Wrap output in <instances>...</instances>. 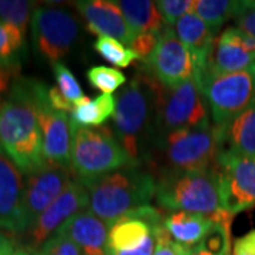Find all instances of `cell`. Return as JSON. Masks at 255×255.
Instances as JSON below:
<instances>
[{
  "mask_svg": "<svg viewBox=\"0 0 255 255\" xmlns=\"http://www.w3.org/2000/svg\"><path fill=\"white\" fill-rule=\"evenodd\" d=\"M94 48L105 61L119 68H127L133 61L140 60L132 48L111 37H98L94 43Z\"/></svg>",
  "mask_w": 255,
  "mask_h": 255,
  "instance_id": "28",
  "label": "cell"
},
{
  "mask_svg": "<svg viewBox=\"0 0 255 255\" xmlns=\"http://www.w3.org/2000/svg\"><path fill=\"white\" fill-rule=\"evenodd\" d=\"M157 87L152 75L137 74L115 98V136L137 164L149 156V146L155 143Z\"/></svg>",
  "mask_w": 255,
  "mask_h": 255,
  "instance_id": "2",
  "label": "cell"
},
{
  "mask_svg": "<svg viewBox=\"0 0 255 255\" xmlns=\"http://www.w3.org/2000/svg\"><path fill=\"white\" fill-rule=\"evenodd\" d=\"M157 11L163 18L166 26H176V23L186 14L193 13L197 0H159L155 1Z\"/></svg>",
  "mask_w": 255,
  "mask_h": 255,
  "instance_id": "32",
  "label": "cell"
},
{
  "mask_svg": "<svg viewBox=\"0 0 255 255\" xmlns=\"http://www.w3.org/2000/svg\"><path fill=\"white\" fill-rule=\"evenodd\" d=\"M230 226L231 221H214L200 244L193 248L191 255H230Z\"/></svg>",
  "mask_w": 255,
  "mask_h": 255,
  "instance_id": "27",
  "label": "cell"
},
{
  "mask_svg": "<svg viewBox=\"0 0 255 255\" xmlns=\"http://www.w3.org/2000/svg\"><path fill=\"white\" fill-rule=\"evenodd\" d=\"M237 27L255 37V0H244L240 1L237 13L233 18Z\"/></svg>",
  "mask_w": 255,
  "mask_h": 255,
  "instance_id": "35",
  "label": "cell"
},
{
  "mask_svg": "<svg viewBox=\"0 0 255 255\" xmlns=\"http://www.w3.org/2000/svg\"><path fill=\"white\" fill-rule=\"evenodd\" d=\"M53 71H54V77L58 84V90L70 102L75 104L77 101L81 100L82 97H85L80 82L77 81L73 71L65 64L57 61L53 64Z\"/></svg>",
  "mask_w": 255,
  "mask_h": 255,
  "instance_id": "31",
  "label": "cell"
},
{
  "mask_svg": "<svg viewBox=\"0 0 255 255\" xmlns=\"http://www.w3.org/2000/svg\"><path fill=\"white\" fill-rule=\"evenodd\" d=\"M174 31L179 40L189 48L193 57V65H194L193 77L200 75L203 71L207 70V67L213 61L214 48H216V36L194 11L180 18L176 23Z\"/></svg>",
  "mask_w": 255,
  "mask_h": 255,
  "instance_id": "20",
  "label": "cell"
},
{
  "mask_svg": "<svg viewBox=\"0 0 255 255\" xmlns=\"http://www.w3.org/2000/svg\"><path fill=\"white\" fill-rule=\"evenodd\" d=\"M255 63V37L240 27L226 28L216 41L211 70L217 74L237 73Z\"/></svg>",
  "mask_w": 255,
  "mask_h": 255,
  "instance_id": "18",
  "label": "cell"
},
{
  "mask_svg": "<svg viewBox=\"0 0 255 255\" xmlns=\"http://www.w3.org/2000/svg\"><path fill=\"white\" fill-rule=\"evenodd\" d=\"M37 117L43 135V149L47 162L71 167L73 122L67 112L55 110L48 101V88L37 85Z\"/></svg>",
  "mask_w": 255,
  "mask_h": 255,
  "instance_id": "13",
  "label": "cell"
},
{
  "mask_svg": "<svg viewBox=\"0 0 255 255\" xmlns=\"http://www.w3.org/2000/svg\"><path fill=\"white\" fill-rule=\"evenodd\" d=\"M11 255H31L28 251H24V250H16Z\"/></svg>",
  "mask_w": 255,
  "mask_h": 255,
  "instance_id": "40",
  "label": "cell"
},
{
  "mask_svg": "<svg viewBox=\"0 0 255 255\" xmlns=\"http://www.w3.org/2000/svg\"><path fill=\"white\" fill-rule=\"evenodd\" d=\"M156 201L173 211H189L217 220L223 207L219 173L214 166L200 170H166L156 183Z\"/></svg>",
  "mask_w": 255,
  "mask_h": 255,
  "instance_id": "4",
  "label": "cell"
},
{
  "mask_svg": "<svg viewBox=\"0 0 255 255\" xmlns=\"http://www.w3.org/2000/svg\"><path fill=\"white\" fill-rule=\"evenodd\" d=\"M117 100L111 94H100L94 100L87 95L74 104L70 118L80 127L97 128L107 122L115 114Z\"/></svg>",
  "mask_w": 255,
  "mask_h": 255,
  "instance_id": "24",
  "label": "cell"
},
{
  "mask_svg": "<svg viewBox=\"0 0 255 255\" xmlns=\"http://www.w3.org/2000/svg\"><path fill=\"white\" fill-rule=\"evenodd\" d=\"M14 244L7 236L0 233V255H11L14 253Z\"/></svg>",
  "mask_w": 255,
  "mask_h": 255,
  "instance_id": "39",
  "label": "cell"
},
{
  "mask_svg": "<svg viewBox=\"0 0 255 255\" xmlns=\"http://www.w3.org/2000/svg\"><path fill=\"white\" fill-rule=\"evenodd\" d=\"M193 80L207 101L213 125L224 129L254 98L255 63L246 70L230 74L214 73L210 64L206 71Z\"/></svg>",
  "mask_w": 255,
  "mask_h": 255,
  "instance_id": "6",
  "label": "cell"
},
{
  "mask_svg": "<svg viewBox=\"0 0 255 255\" xmlns=\"http://www.w3.org/2000/svg\"><path fill=\"white\" fill-rule=\"evenodd\" d=\"M162 214L146 206L117 220L110 228L107 255H153Z\"/></svg>",
  "mask_w": 255,
  "mask_h": 255,
  "instance_id": "9",
  "label": "cell"
},
{
  "mask_svg": "<svg viewBox=\"0 0 255 255\" xmlns=\"http://www.w3.org/2000/svg\"><path fill=\"white\" fill-rule=\"evenodd\" d=\"M214 167L219 173L223 207L233 217L255 207V160L221 150Z\"/></svg>",
  "mask_w": 255,
  "mask_h": 255,
  "instance_id": "11",
  "label": "cell"
},
{
  "mask_svg": "<svg viewBox=\"0 0 255 255\" xmlns=\"http://www.w3.org/2000/svg\"><path fill=\"white\" fill-rule=\"evenodd\" d=\"M24 46V33L17 27L0 21V65L17 70Z\"/></svg>",
  "mask_w": 255,
  "mask_h": 255,
  "instance_id": "26",
  "label": "cell"
},
{
  "mask_svg": "<svg viewBox=\"0 0 255 255\" xmlns=\"http://www.w3.org/2000/svg\"><path fill=\"white\" fill-rule=\"evenodd\" d=\"M143 61L147 74L166 88L179 87L193 78L194 65L190 51L169 26L162 30L153 53Z\"/></svg>",
  "mask_w": 255,
  "mask_h": 255,
  "instance_id": "12",
  "label": "cell"
},
{
  "mask_svg": "<svg viewBox=\"0 0 255 255\" xmlns=\"http://www.w3.org/2000/svg\"><path fill=\"white\" fill-rule=\"evenodd\" d=\"M233 255H255V230L236 240Z\"/></svg>",
  "mask_w": 255,
  "mask_h": 255,
  "instance_id": "37",
  "label": "cell"
},
{
  "mask_svg": "<svg viewBox=\"0 0 255 255\" xmlns=\"http://www.w3.org/2000/svg\"><path fill=\"white\" fill-rule=\"evenodd\" d=\"M240 1L231 0H197L194 13L209 26L214 36L230 18H234Z\"/></svg>",
  "mask_w": 255,
  "mask_h": 255,
  "instance_id": "25",
  "label": "cell"
},
{
  "mask_svg": "<svg viewBox=\"0 0 255 255\" xmlns=\"http://www.w3.org/2000/svg\"><path fill=\"white\" fill-rule=\"evenodd\" d=\"M159 36L160 33H147V34H139L135 37L132 46L129 48H132L142 60H146L149 55L153 53L156 44L159 41Z\"/></svg>",
  "mask_w": 255,
  "mask_h": 255,
  "instance_id": "36",
  "label": "cell"
},
{
  "mask_svg": "<svg viewBox=\"0 0 255 255\" xmlns=\"http://www.w3.org/2000/svg\"><path fill=\"white\" fill-rule=\"evenodd\" d=\"M213 224L209 216L189 211H172L164 217V227L172 238L191 250L200 244Z\"/></svg>",
  "mask_w": 255,
  "mask_h": 255,
  "instance_id": "22",
  "label": "cell"
},
{
  "mask_svg": "<svg viewBox=\"0 0 255 255\" xmlns=\"http://www.w3.org/2000/svg\"><path fill=\"white\" fill-rule=\"evenodd\" d=\"M191 251L193 250L189 247L174 241L167 233L164 224L156 230V247L153 255H191Z\"/></svg>",
  "mask_w": 255,
  "mask_h": 255,
  "instance_id": "34",
  "label": "cell"
},
{
  "mask_svg": "<svg viewBox=\"0 0 255 255\" xmlns=\"http://www.w3.org/2000/svg\"><path fill=\"white\" fill-rule=\"evenodd\" d=\"M124 17L133 30V33L147 34V33H162L166 27L163 18L157 11L155 1L149 0H121L117 1Z\"/></svg>",
  "mask_w": 255,
  "mask_h": 255,
  "instance_id": "23",
  "label": "cell"
},
{
  "mask_svg": "<svg viewBox=\"0 0 255 255\" xmlns=\"http://www.w3.org/2000/svg\"><path fill=\"white\" fill-rule=\"evenodd\" d=\"M24 182L14 162L0 147V228L9 233H26L23 221Z\"/></svg>",
  "mask_w": 255,
  "mask_h": 255,
  "instance_id": "16",
  "label": "cell"
},
{
  "mask_svg": "<svg viewBox=\"0 0 255 255\" xmlns=\"http://www.w3.org/2000/svg\"><path fill=\"white\" fill-rule=\"evenodd\" d=\"M137 166L81 182L90 194L91 211L110 228L121 217L149 206L156 194L155 177Z\"/></svg>",
  "mask_w": 255,
  "mask_h": 255,
  "instance_id": "3",
  "label": "cell"
},
{
  "mask_svg": "<svg viewBox=\"0 0 255 255\" xmlns=\"http://www.w3.org/2000/svg\"><path fill=\"white\" fill-rule=\"evenodd\" d=\"M48 101L51 104V107L58 111H63V112H67V114H71V111L74 110V104L70 102L64 97L61 91L58 88H48Z\"/></svg>",
  "mask_w": 255,
  "mask_h": 255,
  "instance_id": "38",
  "label": "cell"
},
{
  "mask_svg": "<svg viewBox=\"0 0 255 255\" xmlns=\"http://www.w3.org/2000/svg\"><path fill=\"white\" fill-rule=\"evenodd\" d=\"M87 78L92 87L102 91V94H112L127 82L125 74L105 65L91 67L87 71Z\"/></svg>",
  "mask_w": 255,
  "mask_h": 255,
  "instance_id": "29",
  "label": "cell"
},
{
  "mask_svg": "<svg viewBox=\"0 0 255 255\" xmlns=\"http://www.w3.org/2000/svg\"><path fill=\"white\" fill-rule=\"evenodd\" d=\"M90 206V194L78 179H73L65 187L61 196L36 220V223L28 228L30 246H43L47 240L55 236V233L63 227L75 214L85 211Z\"/></svg>",
  "mask_w": 255,
  "mask_h": 255,
  "instance_id": "15",
  "label": "cell"
},
{
  "mask_svg": "<svg viewBox=\"0 0 255 255\" xmlns=\"http://www.w3.org/2000/svg\"><path fill=\"white\" fill-rule=\"evenodd\" d=\"M31 1H21V0H0V21L11 24L17 27L21 33H26L30 11H31Z\"/></svg>",
  "mask_w": 255,
  "mask_h": 255,
  "instance_id": "30",
  "label": "cell"
},
{
  "mask_svg": "<svg viewBox=\"0 0 255 255\" xmlns=\"http://www.w3.org/2000/svg\"><path fill=\"white\" fill-rule=\"evenodd\" d=\"M36 255H82L80 247L63 234H55L41 246Z\"/></svg>",
  "mask_w": 255,
  "mask_h": 255,
  "instance_id": "33",
  "label": "cell"
},
{
  "mask_svg": "<svg viewBox=\"0 0 255 255\" xmlns=\"http://www.w3.org/2000/svg\"><path fill=\"white\" fill-rule=\"evenodd\" d=\"M133 164L137 163L128 155L110 128L80 127L73 122L71 169L80 182Z\"/></svg>",
  "mask_w": 255,
  "mask_h": 255,
  "instance_id": "5",
  "label": "cell"
},
{
  "mask_svg": "<svg viewBox=\"0 0 255 255\" xmlns=\"http://www.w3.org/2000/svg\"><path fill=\"white\" fill-rule=\"evenodd\" d=\"M221 150L255 160V95L224 129H219Z\"/></svg>",
  "mask_w": 255,
  "mask_h": 255,
  "instance_id": "21",
  "label": "cell"
},
{
  "mask_svg": "<svg viewBox=\"0 0 255 255\" xmlns=\"http://www.w3.org/2000/svg\"><path fill=\"white\" fill-rule=\"evenodd\" d=\"M55 234L73 240L84 255H107L110 226L92 211L75 214Z\"/></svg>",
  "mask_w": 255,
  "mask_h": 255,
  "instance_id": "19",
  "label": "cell"
},
{
  "mask_svg": "<svg viewBox=\"0 0 255 255\" xmlns=\"http://www.w3.org/2000/svg\"><path fill=\"white\" fill-rule=\"evenodd\" d=\"M75 7L85 18L87 26L98 37H111L121 43L132 46L136 34L129 27L117 1L108 0H82Z\"/></svg>",
  "mask_w": 255,
  "mask_h": 255,
  "instance_id": "17",
  "label": "cell"
},
{
  "mask_svg": "<svg viewBox=\"0 0 255 255\" xmlns=\"http://www.w3.org/2000/svg\"><path fill=\"white\" fill-rule=\"evenodd\" d=\"M30 26L37 51L51 64L70 51L80 33V24L73 14L50 6L33 10Z\"/></svg>",
  "mask_w": 255,
  "mask_h": 255,
  "instance_id": "10",
  "label": "cell"
},
{
  "mask_svg": "<svg viewBox=\"0 0 255 255\" xmlns=\"http://www.w3.org/2000/svg\"><path fill=\"white\" fill-rule=\"evenodd\" d=\"M71 172V167L48 162L44 167L28 174L23 196V221L26 231L61 196L73 180Z\"/></svg>",
  "mask_w": 255,
  "mask_h": 255,
  "instance_id": "14",
  "label": "cell"
},
{
  "mask_svg": "<svg viewBox=\"0 0 255 255\" xmlns=\"http://www.w3.org/2000/svg\"><path fill=\"white\" fill-rule=\"evenodd\" d=\"M167 170H200L214 166L221 152V136L213 122L201 127L182 129L155 142Z\"/></svg>",
  "mask_w": 255,
  "mask_h": 255,
  "instance_id": "7",
  "label": "cell"
},
{
  "mask_svg": "<svg viewBox=\"0 0 255 255\" xmlns=\"http://www.w3.org/2000/svg\"><path fill=\"white\" fill-rule=\"evenodd\" d=\"M207 107V101L193 78L174 88H166L159 84L155 142L167 133L210 122Z\"/></svg>",
  "mask_w": 255,
  "mask_h": 255,
  "instance_id": "8",
  "label": "cell"
},
{
  "mask_svg": "<svg viewBox=\"0 0 255 255\" xmlns=\"http://www.w3.org/2000/svg\"><path fill=\"white\" fill-rule=\"evenodd\" d=\"M37 80L17 78L0 101V147L27 176L48 163L37 117Z\"/></svg>",
  "mask_w": 255,
  "mask_h": 255,
  "instance_id": "1",
  "label": "cell"
}]
</instances>
